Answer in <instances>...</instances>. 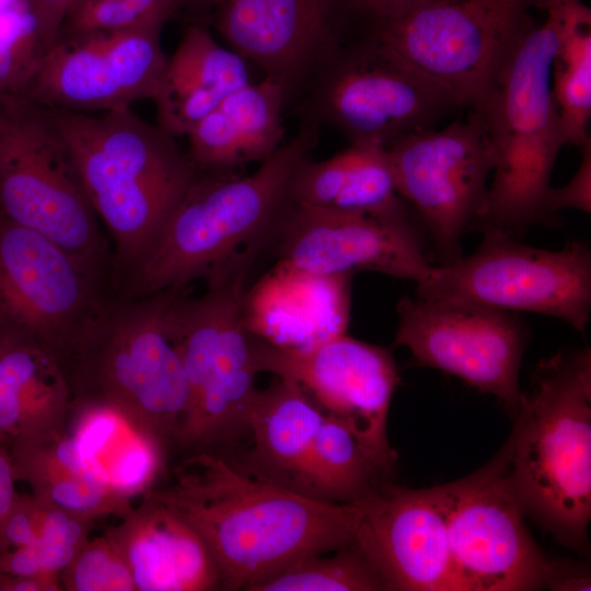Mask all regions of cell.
Instances as JSON below:
<instances>
[{
  "mask_svg": "<svg viewBox=\"0 0 591 591\" xmlns=\"http://www.w3.org/2000/svg\"><path fill=\"white\" fill-rule=\"evenodd\" d=\"M185 520L208 546L227 590H248L294 560L354 542L360 511L289 488L257 472L200 453L147 491Z\"/></svg>",
  "mask_w": 591,
  "mask_h": 591,
  "instance_id": "cell-1",
  "label": "cell"
},
{
  "mask_svg": "<svg viewBox=\"0 0 591 591\" xmlns=\"http://www.w3.org/2000/svg\"><path fill=\"white\" fill-rule=\"evenodd\" d=\"M113 242V283L138 263L198 170L174 137L130 106L91 116L48 107Z\"/></svg>",
  "mask_w": 591,
  "mask_h": 591,
  "instance_id": "cell-2",
  "label": "cell"
},
{
  "mask_svg": "<svg viewBox=\"0 0 591 591\" xmlns=\"http://www.w3.org/2000/svg\"><path fill=\"white\" fill-rule=\"evenodd\" d=\"M513 418L510 476L525 515L584 553L591 519L590 348L541 361Z\"/></svg>",
  "mask_w": 591,
  "mask_h": 591,
  "instance_id": "cell-3",
  "label": "cell"
},
{
  "mask_svg": "<svg viewBox=\"0 0 591 591\" xmlns=\"http://www.w3.org/2000/svg\"><path fill=\"white\" fill-rule=\"evenodd\" d=\"M316 138L315 127L302 129L244 177L200 176L198 171L116 291L143 297L182 289L194 279L209 277L243 252V246L259 244L283 213L290 179Z\"/></svg>",
  "mask_w": 591,
  "mask_h": 591,
  "instance_id": "cell-4",
  "label": "cell"
},
{
  "mask_svg": "<svg viewBox=\"0 0 591 591\" xmlns=\"http://www.w3.org/2000/svg\"><path fill=\"white\" fill-rule=\"evenodd\" d=\"M559 40L556 18L532 22L485 95L472 107L480 115L496 154L485 209L470 230L517 237L533 225H554L546 209L551 176L565 147L552 94Z\"/></svg>",
  "mask_w": 591,
  "mask_h": 591,
  "instance_id": "cell-5",
  "label": "cell"
},
{
  "mask_svg": "<svg viewBox=\"0 0 591 591\" xmlns=\"http://www.w3.org/2000/svg\"><path fill=\"white\" fill-rule=\"evenodd\" d=\"M177 289L143 297L113 291L65 364L78 402L112 404L157 433L177 438L189 386L171 333Z\"/></svg>",
  "mask_w": 591,
  "mask_h": 591,
  "instance_id": "cell-6",
  "label": "cell"
},
{
  "mask_svg": "<svg viewBox=\"0 0 591 591\" xmlns=\"http://www.w3.org/2000/svg\"><path fill=\"white\" fill-rule=\"evenodd\" d=\"M259 246H251L207 277L193 298L177 289L169 308L171 333L182 357L189 403L177 440L206 444L248 430L257 392L252 336L243 317L245 280Z\"/></svg>",
  "mask_w": 591,
  "mask_h": 591,
  "instance_id": "cell-7",
  "label": "cell"
},
{
  "mask_svg": "<svg viewBox=\"0 0 591 591\" xmlns=\"http://www.w3.org/2000/svg\"><path fill=\"white\" fill-rule=\"evenodd\" d=\"M0 212L113 277V255L48 107L0 94Z\"/></svg>",
  "mask_w": 591,
  "mask_h": 591,
  "instance_id": "cell-8",
  "label": "cell"
},
{
  "mask_svg": "<svg viewBox=\"0 0 591 591\" xmlns=\"http://www.w3.org/2000/svg\"><path fill=\"white\" fill-rule=\"evenodd\" d=\"M416 297L549 315L584 333L591 313V251L581 241L545 250L501 232L483 233L471 255L431 265L416 282Z\"/></svg>",
  "mask_w": 591,
  "mask_h": 591,
  "instance_id": "cell-9",
  "label": "cell"
},
{
  "mask_svg": "<svg viewBox=\"0 0 591 591\" xmlns=\"http://www.w3.org/2000/svg\"><path fill=\"white\" fill-rule=\"evenodd\" d=\"M530 8L531 0H428L373 21L368 36L470 108L532 22Z\"/></svg>",
  "mask_w": 591,
  "mask_h": 591,
  "instance_id": "cell-10",
  "label": "cell"
},
{
  "mask_svg": "<svg viewBox=\"0 0 591 591\" xmlns=\"http://www.w3.org/2000/svg\"><path fill=\"white\" fill-rule=\"evenodd\" d=\"M113 291L109 275L0 212V337L35 344L63 367Z\"/></svg>",
  "mask_w": 591,
  "mask_h": 591,
  "instance_id": "cell-11",
  "label": "cell"
},
{
  "mask_svg": "<svg viewBox=\"0 0 591 591\" xmlns=\"http://www.w3.org/2000/svg\"><path fill=\"white\" fill-rule=\"evenodd\" d=\"M386 149L396 189L441 263L462 255L461 237L485 209L496 154L474 108L443 128L404 136Z\"/></svg>",
  "mask_w": 591,
  "mask_h": 591,
  "instance_id": "cell-12",
  "label": "cell"
},
{
  "mask_svg": "<svg viewBox=\"0 0 591 591\" xmlns=\"http://www.w3.org/2000/svg\"><path fill=\"white\" fill-rule=\"evenodd\" d=\"M443 490L455 591L546 588L551 559L525 526L508 439L488 463Z\"/></svg>",
  "mask_w": 591,
  "mask_h": 591,
  "instance_id": "cell-13",
  "label": "cell"
},
{
  "mask_svg": "<svg viewBox=\"0 0 591 591\" xmlns=\"http://www.w3.org/2000/svg\"><path fill=\"white\" fill-rule=\"evenodd\" d=\"M327 58L321 111L350 143L387 148L463 109L448 90L368 35Z\"/></svg>",
  "mask_w": 591,
  "mask_h": 591,
  "instance_id": "cell-14",
  "label": "cell"
},
{
  "mask_svg": "<svg viewBox=\"0 0 591 591\" xmlns=\"http://www.w3.org/2000/svg\"><path fill=\"white\" fill-rule=\"evenodd\" d=\"M256 372L298 384L325 414L355 436L378 472H394L397 454L387 439V415L399 378L389 350L346 333L288 348L252 336Z\"/></svg>",
  "mask_w": 591,
  "mask_h": 591,
  "instance_id": "cell-15",
  "label": "cell"
},
{
  "mask_svg": "<svg viewBox=\"0 0 591 591\" xmlns=\"http://www.w3.org/2000/svg\"><path fill=\"white\" fill-rule=\"evenodd\" d=\"M395 346L422 366L493 394L512 417L520 407L519 371L529 332L510 311L405 297L396 306Z\"/></svg>",
  "mask_w": 591,
  "mask_h": 591,
  "instance_id": "cell-16",
  "label": "cell"
},
{
  "mask_svg": "<svg viewBox=\"0 0 591 591\" xmlns=\"http://www.w3.org/2000/svg\"><path fill=\"white\" fill-rule=\"evenodd\" d=\"M165 23L59 38L21 97L80 113L152 100L169 58L161 45Z\"/></svg>",
  "mask_w": 591,
  "mask_h": 591,
  "instance_id": "cell-17",
  "label": "cell"
},
{
  "mask_svg": "<svg viewBox=\"0 0 591 591\" xmlns=\"http://www.w3.org/2000/svg\"><path fill=\"white\" fill-rule=\"evenodd\" d=\"M288 206L279 219V263L326 276L371 270L415 283L432 265L414 219Z\"/></svg>",
  "mask_w": 591,
  "mask_h": 591,
  "instance_id": "cell-18",
  "label": "cell"
},
{
  "mask_svg": "<svg viewBox=\"0 0 591 591\" xmlns=\"http://www.w3.org/2000/svg\"><path fill=\"white\" fill-rule=\"evenodd\" d=\"M354 543L394 591H455L443 485L378 483L354 501Z\"/></svg>",
  "mask_w": 591,
  "mask_h": 591,
  "instance_id": "cell-19",
  "label": "cell"
},
{
  "mask_svg": "<svg viewBox=\"0 0 591 591\" xmlns=\"http://www.w3.org/2000/svg\"><path fill=\"white\" fill-rule=\"evenodd\" d=\"M346 0H225L217 27L232 49L288 89L324 50L335 49Z\"/></svg>",
  "mask_w": 591,
  "mask_h": 591,
  "instance_id": "cell-20",
  "label": "cell"
},
{
  "mask_svg": "<svg viewBox=\"0 0 591 591\" xmlns=\"http://www.w3.org/2000/svg\"><path fill=\"white\" fill-rule=\"evenodd\" d=\"M350 278L312 274L278 262L245 291V327L255 338L288 348L345 334L350 317Z\"/></svg>",
  "mask_w": 591,
  "mask_h": 591,
  "instance_id": "cell-21",
  "label": "cell"
},
{
  "mask_svg": "<svg viewBox=\"0 0 591 591\" xmlns=\"http://www.w3.org/2000/svg\"><path fill=\"white\" fill-rule=\"evenodd\" d=\"M106 535L139 591H204L220 587L213 557L196 529L148 493Z\"/></svg>",
  "mask_w": 591,
  "mask_h": 591,
  "instance_id": "cell-22",
  "label": "cell"
},
{
  "mask_svg": "<svg viewBox=\"0 0 591 591\" xmlns=\"http://www.w3.org/2000/svg\"><path fill=\"white\" fill-rule=\"evenodd\" d=\"M287 88L269 77L225 95L187 135L198 171L224 174L241 164L263 162L283 139Z\"/></svg>",
  "mask_w": 591,
  "mask_h": 591,
  "instance_id": "cell-23",
  "label": "cell"
},
{
  "mask_svg": "<svg viewBox=\"0 0 591 591\" xmlns=\"http://www.w3.org/2000/svg\"><path fill=\"white\" fill-rule=\"evenodd\" d=\"M248 82L242 56L220 46L202 25H190L152 99L159 127L172 137L187 136L225 95Z\"/></svg>",
  "mask_w": 591,
  "mask_h": 591,
  "instance_id": "cell-24",
  "label": "cell"
},
{
  "mask_svg": "<svg viewBox=\"0 0 591 591\" xmlns=\"http://www.w3.org/2000/svg\"><path fill=\"white\" fill-rule=\"evenodd\" d=\"M71 386L48 350L0 337V445L7 450L62 430Z\"/></svg>",
  "mask_w": 591,
  "mask_h": 591,
  "instance_id": "cell-25",
  "label": "cell"
},
{
  "mask_svg": "<svg viewBox=\"0 0 591 591\" xmlns=\"http://www.w3.org/2000/svg\"><path fill=\"white\" fill-rule=\"evenodd\" d=\"M287 198L293 206L413 219L396 189L386 149L371 144L350 143L323 161L304 159L290 179Z\"/></svg>",
  "mask_w": 591,
  "mask_h": 591,
  "instance_id": "cell-26",
  "label": "cell"
},
{
  "mask_svg": "<svg viewBox=\"0 0 591 591\" xmlns=\"http://www.w3.org/2000/svg\"><path fill=\"white\" fill-rule=\"evenodd\" d=\"M79 406L69 434L90 473L125 503L151 489L162 468L164 441L112 404L85 401Z\"/></svg>",
  "mask_w": 591,
  "mask_h": 591,
  "instance_id": "cell-27",
  "label": "cell"
},
{
  "mask_svg": "<svg viewBox=\"0 0 591 591\" xmlns=\"http://www.w3.org/2000/svg\"><path fill=\"white\" fill-rule=\"evenodd\" d=\"M323 409L296 383L275 378L256 392L247 427L254 439L250 466L305 494V477Z\"/></svg>",
  "mask_w": 591,
  "mask_h": 591,
  "instance_id": "cell-28",
  "label": "cell"
},
{
  "mask_svg": "<svg viewBox=\"0 0 591 591\" xmlns=\"http://www.w3.org/2000/svg\"><path fill=\"white\" fill-rule=\"evenodd\" d=\"M553 14L559 40L552 69V94L565 146L581 148L591 138V12L579 3Z\"/></svg>",
  "mask_w": 591,
  "mask_h": 591,
  "instance_id": "cell-29",
  "label": "cell"
},
{
  "mask_svg": "<svg viewBox=\"0 0 591 591\" xmlns=\"http://www.w3.org/2000/svg\"><path fill=\"white\" fill-rule=\"evenodd\" d=\"M380 478L382 475L350 430L326 414L310 456L305 494L324 501L350 503L382 482Z\"/></svg>",
  "mask_w": 591,
  "mask_h": 591,
  "instance_id": "cell-30",
  "label": "cell"
},
{
  "mask_svg": "<svg viewBox=\"0 0 591 591\" xmlns=\"http://www.w3.org/2000/svg\"><path fill=\"white\" fill-rule=\"evenodd\" d=\"M299 558L255 584L251 591H381L384 581L352 542L334 551Z\"/></svg>",
  "mask_w": 591,
  "mask_h": 591,
  "instance_id": "cell-31",
  "label": "cell"
},
{
  "mask_svg": "<svg viewBox=\"0 0 591 591\" xmlns=\"http://www.w3.org/2000/svg\"><path fill=\"white\" fill-rule=\"evenodd\" d=\"M48 53L27 0H0V94L21 96Z\"/></svg>",
  "mask_w": 591,
  "mask_h": 591,
  "instance_id": "cell-32",
  "label": "cell"
},
{
  "mask_svg": "<svg viewBox=\"0 0 591 591\" xmlns=\"http://www.w3.org/2000/svg\"><path fill=\"white\" fill-rule=\"evenodd\" d=\"M66 586L74 591H134L125 561L108 538L83 543L65 569Z\"/></svg>",
  "mask_w": 591,
  "mask_h": 591,
  "instance_id": "cell-33",
  "label": "cell"
},
{
  "mask_svg": "<svg viewBox=\"0 0 591 591\" xmlns=\"http://www.w3.org/2000/svg\"><path fill=\"white\" fill-rule=\"evenodd\" d=\"M581 162L567 184L561 187H551L546 197L548 213L558 219L557 212L564 209H575L586 213L591 211V140L581 148Z\"/></svg>",
  "mask_w": 591,
  "mask_h": 591,
  "instance_id": "cell-34",
  "label": "cell"
},
{
  "mask_svg": "<svg viewBox=\"0 0 591 591\" xmlns=\"http://www.w3.org/2000/svg\"><path fill=\"white\" fill-rule=\"evenodd\" d=\"M37 20L42 40L49 51L56 44L61 24L77 0H27Z\"/></svg>",
  "mask_w": 591,
  "mask_h": 591,
  "instance_id": "cell-35",
  "label": "cell"
},
{
  "mask_svg": "<svg viewBox=\"0 0 591 591\" xmlns=\"http://www.w3.org/2000/svg\"><path fill=\"white\" fill-rule=\"evenodd\" d=\"M546 588L557 591L591 590L590 570L586 564L551 560Z\"/></svg>",
  "mask_w": 591,
  "mask_h": 591,
  "instance_id": "cell-36",
  "label": "cell"
},
{
  "mask_svg": "<svg viewBox=\"0 0 591 591\" xmlns=\"http://www.w3.org/2000/svg\"><path fill=\"white\" fill-rule=\"evenodd\" d=\"M349 8H352L368 15L372 22L389 18L404 11L415 4L428 0H346Z\"/></svg>",
  "mask_w": 591,
  "mask_h": 591,
  "instance_id": "cell-37",
  "label": "cell"
},
{
  "mask_svg": "<svg viewBox=\"0 0 591 591\" xmlns=\"http://www.w3.org/2000/svg\"><path fill=\"white\" fill-rule=\"evenodd\" d=\"M15 482L9 452L0 445V523L18 496Z\"/></svg>",
  "mask_w": 591,
  "mask_h": 591,
  "instance_id": "cell-38",
  "label": "cell"
},
{
  "mask_svg": "<svg viewBox=\"0 0 591 591\" xmlns=\"http://www.w3.org/2000/svg\"><path fill=\"white\" fill-rule=\"evenodd\" d=\"M201 3H205V4H221L222 2H224L225 0H197Z\"/></svg>",
  "mask_w": 591,
  "mask_h": 591,
  "instance_id": "cell-39",
  "label": "cell"
}]
</instances>
